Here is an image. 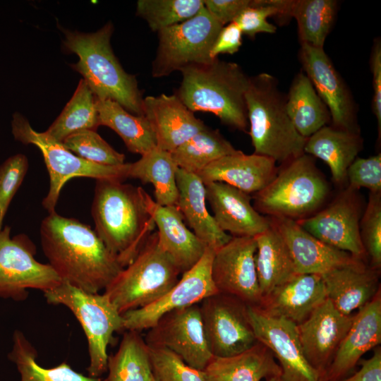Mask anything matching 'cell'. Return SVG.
Segmentation results:
<instances>
[{
    "instance_id": "6da1fadb",
    "label": "cell",
    "mask_w": 381,
    "mask_h": 381,
    "mask_svg": "<svg viewBox=\"0 0 381 381\" xmlns=\"http://www.w3.org/2000/svg\"><path fill=\"white\" fill-rule=\"evenodd\" d=\"M40 240L48 264L61 281L85 291H104L123 269L89 226L56 211L42 220Z\"/></svg>"
},
{
    "instance_id": "7a4b0ae2",
    "label": "cell",
    "mask_w": 381,
    "mask_h": 381,
    "mask_svg": "<svg viewBox=\"0 0 381 381\" xmlns=\"http://www.w3.org/2000/svg\"><path fill=\"white\" fill-rule=\"evenodd\" d=\"M142 187L114 179L96 180L91 213L97 235L124 268L155 228Z\"/></svg>"
},
{
    "instance_id": "3957f363",
    "label": "cell",
    "mask_w": 381,
    "mask_h": 381,
    "mask_svg": "<svg viewBox=\"0 0 381 381\" xmlns=\"http://www.w3.org/2000/svg\"><path fill=\"white\" fill-rule=\"evenodd\" d=\"M182 80L174 95L193 112L214 114L231 128L246 132V93L250 76L236 63L218 58L181 70Z\"/></svg>"
},
{
    "instance_id": "277c9868",
    "label": "cell",
    "mask_w": 381,
    "mask_h": 381,
    "mask_svg": "<svg viewBox=\"0 0 381 381\" xmlns=\"http://www.w3.org/2000/svg\"><path fill=\"white\" fill-rule=\"evenodd\" d=\"M113 31L110 21L95 32L63 30L64 48L78 56L71 67L82 75L97 99L113 100L128 112L144 116L138 81L124 71L113 52L110 42Z\"/></svg>"
},
{
    "instance_id": "5b68a950",
    "label": "cell",
    "mask_w": 381,
    "mask_h": 381,
    "mask_svg": "<svg viewBox=\"0 0 381 381\" xmlns=\"http://www.w3.org/2000/svg\"><path fill=\"white\" fill-rule=\"evenodd\" d=\"M249 131L255 154L282 164L304 153L307 138L294 128L286 109V95L267 73L250 77L246 93Z\"/></svg>"
},
{
    "instance_id": "8992f818",
    "label": "cell",
    "mask_w": 381,
    "mask_h": 381,
    "mask_svg": "<svg viewBox=\"0 0 381 381\" xmlns=\"http://www.w3.org/2000/svg\"><path fill=\"white\" fill-rule=\"evenodd\" d=\"M283 164L270 183L253 194V207L267 217L304 219L325 201L328 183L309 155L303 153Z\"/></svg>"
},
{
    "instance_id": "52a82bcc",
    "label": "cell",
    "mask_w": 381,
    "mask_h": 381,
    "mask_svg": "<svg viewBox=\"0 0 381 381\" xmlns=\"http://www.w3.org/2000/svg\"><path fill=\"white\" fill-rule=\"evenodd\" d=\"M180 274L174 262L160 248L155 232L103 293L123 315L159 299L178 282Z\"/></svg>"
},
{
    "instance_id": "ba28073f",
    "label": "cell",
    "mask_w": 381,
    "mask_h": 381,
    "mask_svg": "<svg viewBox=\"0 0 381 381\" xmlns=\"http://www.w3.org/2000/svg\"><path fill=\"white\" fill-rule=\"evenodd\" d=\"M44 296L49 304L68 308L78 320L87 341L88 375L100 377L107 372V348L114 333L126 331L123 315L104 293H89L65 282Z\"/></svg>"
},
{
    "instance_id": "9c48e42d",
    "label": "cell",
    "mask_w": 381,
    "mask_h": 381,
    "mask_svg": "<svg viewBox=\"0 0 381 381\" xmlns=\"http://www.w3.org/2000/svg\"><path fill=\"white\" fill-rule=\"evenodd\" d=\"M11 131L14 139L24 145L32 144L41 151L49 176V191L42 200V206L49 213L55 212L61 188L74 177L114 179H128V163L119 166L97 164L75 155L63 143L50 137L45 131H35L21 114L13 115Z\"/></svg>"
},
{
    "instance_id": "30bf717a",
    "label": "cell",
    "mask_w": 381,
    "mask_h": 381,
    "mask_svg": "<svg viewBox=\"0 0 381 381\" xmlns=\"http://www.w3.org/2000/svg\"><path fill=\"white\" fill-rule=\"evenodd\" d=\"M222 27L204 6L187 20L159 31L152 77L168 76L188 66L214 60L210 51Z\"/></svg>"
},
{
    "instance_id": "8fae6325",
    "label": "cell",
    "mask_w": 381,
    "mask_h": 381,
    "mask_svg": "<svg viewBox=\"0 0 381 381\" xmlns=\"http://www.w3.org/2000/svg\"><path fill=\"white\" fill-rule=\"evenodd\" d=\"M34 243L24 234L11 236V227L0 229V298L23 301L29 289L45 292L61 283L49 264L35 258Z\"/></svg>"
},
{
    "instance_id": "7c38bea8",
    "label": "cell",
    "mask_w": 381,
    "mask_h": 381,
    "mask_svg": "<svg viewBox=\"0 0 381 381\" xmlns=\"http://www.w3.org/2000/svg\"><path fill=\"white\" fill-rule=\"evenodd\" d=\"M204 332L215 357L241 353L256 344L248 305L238 298L217 292L199 303Z\"/></svg>"
},
{
    "instance_id": "4fadbf2b",
    "label": "cell",
    "mask_w": 381,
    "mask_h": 381,
    "mask_svg": "<svg viewBox=\"0 0 381 381\" xmlns=\"http://www.w3.org/2000/svg\"><path fill=\"white\" fill-rule=\"evenodd\" d=\"M144 339L148 346L165 348L200 371L213 357L206 341L199 303L164 314Z\"/></svg>"
},
{
    "instance_id": "5bb4252c",
    "label": "cell",
    "mask_w": 381,
    "mask_h": 381,
    "mask_svg": "<svg viewBox=\"0 0 381 381\" xmlns=\"http://www.w3.org/2000/svg\"><path fill=\"white\" fill-rule=\"evenodd\" d=\"M215 250L207 246L202 257L190 270L182 274L178 282L152 303L123 314L125 330L141 332L151 328L164 314L200 303L217 293L211 277V265Z\"/></svg>"
},
{
    "instance_id": "9a60e30c",
    "label": "cell",
    "mask_w": 381,
    "mask_h": 381,
    "mask_svg": "<svg viewBox=\"0 0 381 381\" xmlns=\"http://www.w3.org/2000/svg\"><path fill=\"white\" fill-rule=\"evenodd\" d=\"M254 237H231L217 249L211 265V277L218 292L257 306L262 295L256 268Z\"/></svg>"
},
{
    "instance_id": "2e32d148",
    "label": "cell",
    "mask_w": 381,
    "mask_h": 381,
    "mask_svg": "<svg viewBox=\"0 0 381 381\" xmlns=\"http://www.w3.org/2000/svg\"><path fill=\"white\" fill-rule=\"evenodd\" d=\"M356 192L347 186L326 207L296 221L321 241L365 260L359 231L361 208Z\"/></svg>"
},
{
    "instance_id": "e0dca14e",
    "label": "cell",
    "mask_w": 381,
    "mask_h": 381,
    "mask_svg": "<svg viewBox=\"0 0 381 381\" xmlns=\"http://www.w3.org/2000/svg\"><path fill=\"white\" fill-rule=\"evenodd\" d=\"M299 59L303 71L329 111L332 126L360 133L354 100L324 49L301 43Z\"/></svg>"
},
{
    "instance_id": "ac0fdd59",
    "label": "cell",
    "mask_w": 381,
    "mask_h": 381,
    "mask_svg": "<svg viewBox=\"0 0 381 381\" xmlns=\"http://www.w3.org/2000/svg\"><path fill=\"white\" fill-rule=\"evenodd\" d=\"M257 340L265 345L279 362L282 381H320V375L307 361L299 341L296 325L273 318L248 306Z\"/></svg>"
},
{
    "instance_id": "d6986e66",
    "label": "cell",
    "mask_w": 381,
    "mask_h": 381,
    "mask_svg": "<svg viewBox=\"0 0 381 381\" xmlns=\"http://www.w3.org/2000/svg\"><path fill=\"white\" fill-rule=\"evenodd\" d=\"M353 318L354 315L341 313L327 298L307 319L296 325L303 354L320 377L331 363Z\"/></svg>"
},
{
    "instance_id": "ffe728a7",
    "label": "cell",
    "mask_w": 381,
    "mask_h": 381,
    "mask_svg": "<svg viewBox=\"0 0 381 381\" xmlns=\"http://www.w3.org/2000/svg\"><path fill=\"white\" fill-rule=\"evenodd\" d=\"M270 224L284 241L296 274L322 275L333 270L364 260L318 239L296 220L269 217Z\"/></svg>"
},
{
    "instance_id": "44dd1931",
    "label": "cell",
    "mask_w": 381,
    "mask_h": 381,
    "mask_svg": "<svg viewBox=\"0 0 381 381\" xmlns=\"http://www.w3.org/2000/svg\"><path fill=\"white\" fill-rule=\"evenodd\" d=\"M381 343V291L354 315L352 324L341 341L320 381H339L351 374L363 355Z\"/></svg>"
},
{
    "instance_id": "7402d4cb",
    "label": "cell",
    "mask_w": 381,
    "mask_h": 381,
    "mask_svg": "<svg viewBox=\"0 0 381 381\" xmlns=\"http://www.w3.org/2000/svg\"><path fill=\"white\" fill-rule=\"evenodd\" d=\"M326 298L321 275L295 274L262 296L259 305L254 307L265 315L298 325Z\"/></svg>"
},
{
    "instance_id": "603a6c76",
    "label": "cell",
    "mask_w": 381,
    "mask_h": 381,
    "mask_svg": "<svg viewBox=\"0 0 381 381\" xmlns=\"http://www.w3.org/2000/svg\"><path fill=\"white\" fill-rule=\"evenodd\" d=\"M205 193L217 225L231 236L255 237L270 227L269 217L254 208L249 194L219 181L206 184Z\"/></svg>"
},
{
    "instance_id": "cb8c5ba5",
    "label": "cell",
    "mask_w": 381,
    "mask_h": 381,
    "mask_svg": "<svg viewBox=\"0 0 381 381\" xmlns=\"http://www.w3.org/2000/svg\"><path fill=\"white\" fill-rule=\"evenodd\" d=\"M143 198L157 228L160 248L170 257L181 274L188 271L201 259L207 246L187 228L176 206L159 205L145 190Z\"/></svg>"
},
{
    "instance_id": "d4e9b609",
    "label": "cell",
    "mask_w": 381,
    "mask_h": 381,
    "mask_svg": "<svg viewBox=\"0 0 381 381\" xmlns=\"http://www.w3.org/2000/svg\"><path fill=\"white\" fill-rule=\"evenodd\" d=\"M143 113L155 133L157 147L169 152L206 126L174 94L143 98Z\"/></svg>"
},
{
    "instance_id": "484cf974",
    "label": "cell",
    "mask_w": 381,
    "mask_h": 381,
    "mask_svg": "<svg viewBox=\"0 0 381 381\" xmlns=\"http://www.w3.org/2000/svg\"><path fill=\"white\" fill-rule=\"evenodd\" d=\"M277 171L274 159L238 150L212 162L197 175L205 185L223 182L250 195L265 188Z\"/></svg>"
},
{
    "instance_id": "4316f807",
    "label": "cell",
    "mask_w": 381,
    "mask_h": 381,
    "mask_svg": "<svg viewBox=\"0 0 381 381\" xmlns=\"http://www.w3.org/2000/svg\"><path fill=\"white\" fill-rule=\"evenodd\" d=\"M380 272L362 260L324 274L327 298L341 313L352 315L380 290Z\"/></svg>"
},
{
    "instance_id": "83f0119b",
    "label": "cell",
    "mask_w": 381,
    "mask_h": 381,
    "mask_svg": "<svg viewBox=\"0 0 381 381\" xmlns=\"http://www.w3.org/2000/svg\"><path fill=\"white\" fill-rule=\"evenodd\" d=\"M176 207L194 234L215 250L226 243L231 236L223 231L206 205L205 185L200 177L181 169L176 171Z\"/></svg>"
},
{
    "instance_id": "f1b7e54d",
    "label": "cell",
    "mask_w": 381,
    "mask_h": 381,
    "mask_svg": "<svg viewBox=\"0 0 381 381\" xmlns=\"http://www.w3.org/2000/svg\"><path fill=\"white\" fill-rule=\"evenodd\" d=\"M281 373L272 352L259 341L235 356H213L202 371L204 381H261Z\"/></svg>"
},
{
    "instance_id": "f546056e",
    "label": "cell",
    "mask_w": 381,
    "mask_h": 381,
    "mask_svg": "<svg viewBox=\"0 0 381 381\" xmlns=\"http://www.w3.org/2000/svg\"><path fill=\"white\" fill-rule=\"evenodd\" d=\"M360 133L325 126L306 139L304 153L318 157L329 167L337 184L346 181V171L362 150Z\"/></svg>"
},
{
    "instance_id": "4dcf8cb0",
    "label": "cell",
    "mask_w": 381,
    "mask_h": 381,
    "mask_svg": "<svg viewBox=\"0 0 381 381\" xmlns=\"http://www.w3.org/2000/svg\"><path fill=\"white\" fill-rule=\"evenodd\" d=\"M286 109L294 128L305 138L331 121L327 106L303 71L294 78L286 95Z\"/></svg>"
},
{
    "instance_id": "1f68e13d",
    "label": "cell",
    "mask_w": 381,
    "mask_h": 381,
    "mask_svg": "<svg viewBox=\"0 0 381 381\" xmlns=\"http://www.w3.org/2000/svg\"><path fill=\"white\" fill-rule=\"evenodd\" d=\"M254 238L257 245L255 268L262 297L296 273L284 241L271 224Z\"/></svg>"
},
{
    "instance_id": "d6a6232c",
    "label": "cell",
    "mask_w": 381,
    "mask_h": 381,
    "mask_svg": "<svg viewBox=\"0 0 381 381\" xmlns=\"http://www.w3.org/2000/svg\"><path fill=\"white\" fill-rule=\"evenodd\" d=\"M97 109L99 126L114 131L130 152L143 156L157 147L155 133L145 116L134 115L111 99H97Z\"/></svg>"
},
{
    "instance_id": "836d02e7",
    "label": "cell",
    "mask_w": 381,
    "mask_h": 381,
    "mask_svg": "<svg viewBox=\"0 0 381 381\" xmlns=\"http://www.w3.org/2000/svg\"><path fill=\"white\" fill-rule=\"evenodd\" d=\"M179 167L171 153L157 147L128 163V179L151 183L154 187L155 202L163 206H176L178 200L176 171Z\"/></svg>"
},
{
    "instance_id": "e575fe53",
    "label": "cell",
    "mask_w": 381,
    "mask_h": 381,
    "mask_svg": "<svg viewBox=\"0 0 381 381\" xmlns=\"http://www.w3.org/2000/svg\"><path fill=\"white\" fill-rule=\"evenodd\" d=\"M20 374V381H107V378L86 376L68 363L46 368L37 362V351L19 329L13 333L11 349L7 355Z\"/></svg>"
},
{
    "instance_id": "d590c367",
    "label": "cell",
    "mask_w": 381,
    "mask_h": 381,
    "mask_svg": "<svg viewBox=\"0 0 381 381\" xmlns=\"http://www.w3.org/2000/svg\"><path fill=\"white\" fill-rule=\"evenodd\" d=\"M107 372V381H155L149 346L140 332H124L118 350L108 357Z\"/></svg>"
},
{
    "instance_id": "8d00e7d4",
    "label": "cell",
    "mask_w": 381,
    "mask_h": 381,
    "mask_svg": "<svg viewBox=\"0 0 381 381\" xmlns=\"http://www.w3.org/2000/svg\"><path fill=\"white\" fill-rule=\"evenodd\" d=\"M337 8L334 0H289L288 15L296 20L300 43L323 48Z\"/></svg>"
},
{
    "instance_id": "74e56055",
    "label": "cell",
    "mask_w": 381,
    "mask_h": 381,
    "mask_svg": "<svg viewBox=\"0 0 381 381\" xmlns=\"http://www.w3.org/2000/svg\"><path fill=\"white\" fill-rule=\"evenodd\" d=\"M238 150L218 129L206 126L171 153L179 169L197 174L215 160Z\"/></svg>"
},
{
    "instance_id": "f35d334b",
    "label": "cell",
    "mask_w": 381,
    "mask_h": 381,
    "mask_svg": "<svg viewBox=\"0 0 381 381\" xmlns=\"http://www.w3.org/2000/svg\"><path fill=\"white\" fill-rule=\"evenodd\" d=\"M99 126L97 98L86 82L81 79L76 90L61 113L45 131L62 143L69 135Z\"/></svg>"
},
{
    "instance_id": "ab89813d",
    "label": "cell",
    "mask_w": 381,
    "mask_h": 381,
    "mask_svg": "<svg viewBox=\"0 0 381 381\" xmlns=\"http://www.w3.org/2000/svg\"><path fill=\"white\" fill-rule=\"evenodd\" d=\"M203 7V0H139L136 15L158 32L193 17Z\"/></svg>"
},
{
    "instance_id": "60d3db41",
    "label": "cell",
    "mask_w": 381,
    "mask_h": 381,
    "mask_svg": "<svg viewBox=\"0 0 381 381\" xmlns=\"http://www.w3.org/2000/svg\"><path fill=\"white\" fill-rule=\"evenodd\" d=\"M62 143L71 152L92 163L107 166L125 164V155L115 150L95 130L75 132Z\"/></svg>"
},
{
    "instance_id": "b9f144b4",
    "label": "cell",
    "mask_w": 381,
    "mask_h": 381,
    "mask_svg": "<svg viewBox=\"0 0 381 381\" xmlns=\"http://www.w3.org/2000/svg\"><path fill=\"white\" fill-rule=\"evenodd\" d=\"M361 242L374 270L381 268V193H370L368 201L359 223Z\"/></svg>"
},
{
    "instance_id": "7bdbcfd3",
    "label": "cell",
    "mask_w": 381,
    "mask_h": 381,
    "mask_svg": "<svg viewBox=\"0 0 381 381\" xmlns=\"http://www.w3.org/2000/svg\"><path fill=\"white\" fill-rule=\"evenodd\" d=\"M148 346L155 381H204L202 371L189 366L172 351Z\"/></svg>"
},
{
    "instance_id": "ee69618b",
    "label": "cell",
    "mask_w": 381,
    "mask_h": 381,
    "mask_svg": "<svg viewBox=\"0 0 381 381\" xmlns=\"http://www.w3.org/2000/svg\"><path fill=\"white\" fill-rule=\"evenodd\" d=\"M28 169V160L23 154L7 158L0 164V229L10 203L20 188Z\"/></svg>"
},
{
    "instance_id": "f6af8a7d",
    "label": "cell",
    "mask_w": 381,
    "mask_h": 381,
    "mask_svg": "<svg viewBox=\"0 0 381 381\" xmlns=\"http://www.w3.org/2000/svg\"><path fill=\"white\" fill-rule=\"evenodd\" d=\"M280 11L276 0H253V4L243 10L235 19L243 34L254 38L258 33L272 34L277 27L267 21L270 17H279Z\"/></svg>"
},
{
    "instance_id": "bcb514c9",
    "label": "cell",
    "mask_w": 381,
    "mask_h": 381,
    "mask_svg": "<svg viewBox=\"0 0 381 381\" xmlns=\"http://www.w3.org/2000/svg\"><path fill=\"white\" fill-rule=\"evenodd\" d=\"M346 181L354 190L366 188L370 193H381V154L356 157L347 169Z\"/></svg>"
},
{
    "instance_id": "7dc6e473",
    "label": "cell",
    "mask_w": 381,
    "mask_h": 381,
    "mask_svg": "<svg viewBox=\"0 0 381 381\" xmlns=\"http://www.w3.org/2000/svg\"><path fill=\"white\" fill-rule=\"evenodd\" d=\"M207 12L223 26L234 22L253 0H203Z\"/></svg>"
},
{
    "instance_id": "c3c4849f",
    "label": "cell",
    "mask_w": 381,
    "mask_h": 381,
    "mask_svg": "<svg viewBox=\"0 0 381 381\" xmlns=\"http://www.w3.org/2000/svg\"><path fill=\"white\" fill-rule=\"evenodd\" d=\"M243 33L235 22L222 27L210 51L211 59L218 58L220 54H234L242 45Z\"/></svg>"
},
{
    "instance_id": "681fc988",
    "label": "cell",
    "mask_w": 381,
    "mask_h": 381,
    "mask_svg": "<svg viewBox=\"0 0 381 381\" xmlns=\"http://www.w3.org/2000/svg\"><path fill=\"white\" fill-rule=\"evenodd\" d=\"M370 65L373 74V95L372 110L377 123L379 140L381 138V43L377 39L373 44Z\"/></svg>"
},
{
    "instance_id": "f907efd6",
    "label": "cell",
    "mask_w": 381,
    "mask_h": 381,
    "mask_svg": "<svg viewBox=\"0 0 381 381\" xmlns=\"http://www.w3.org/2000/svg\"><path fill=\"white\" fill-rule=\"evenodd\" d=\"M361 368L339 381H381V348L376 346L373 356L358 362Z\"/></svg>"
},
{
    "instance_id": "816d5d0a",
    "label": "cell",
    "mask_w": 381,
    "mask_h": 381,
    "mask_svg": "<svg viewBox=\"0 0 381 381\" xmlns=\"http://www.w3.org/2000/svg\"><path fill=\"white\" fill-rule=\"evenodd\" d=\"M267 381H282L280 376H274L266 379Z\"/></svg>"
}]
</instances>
